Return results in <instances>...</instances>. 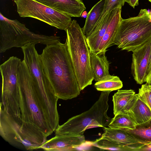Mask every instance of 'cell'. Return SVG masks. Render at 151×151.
Masks as SVG:
<instances>
[{"mask_svg":"<svg viewBox=\"0 0 151 151\" xmlns=\"http://www.w3.org/2000/svg\"><path fill=\"white\" fill-rule=\"evenodd\" d=\"M40 57L43 71L59 99H71L80 94L66 39L64 44L59 41L46 45Z\"/></svg>","mask_w":151,"mask_h":151,"instance_id":"obj_1","label":"cell"},{"mask_svg":"<svg viewBox=\"0 0 151 151\" xmlns=\"http://www.w3.org/2000/svg\"><path fill=\"white\" fill-rule=\"evenodd\" d=\"M17 76L22 120L33 124L48 137L54 131L36 83L24 60L21 62Z\"/></svg>","mask_w":151,"mask_h":151,"instance_id":"obj_2","label":"cell"},{"mask_svg":"<svg viewBox=\"0 0 151 151\" xmlns=\"http://www.w3.org/2000/svg\"><path fill=\"white\" fill-rule=\"evenodd\" d=\"M111 91H102L98 100L89 110L59 125L55 130V135H83L88 129L108 126L111 120L107 114L109 97Z\"/></svg>","mask_w":151,"mask_h":151,"instance_id":"obj_3","label":"cell"},{"mask_svg":"<svg viewBox=\"0 0 151 151\" xmlns=\"http://www.w3.org/2000/svg\"><path fill=\"white\" fill-rule=\"evenodd\" d=\"M0 134L10 144L33 150L41 149L47 136L36 126L22 121L20 124L8 115L0 106Z\"/></svg>","mask_w":151,"mask_h":151,"instance_id":"obj_4","label":"cell"},{"mask_svg":"<svg viewBox=\"0 0 151 151\" xmlns=\"http://www.w3.org/2000/svg\"><path fill=\"white\" fill-rule=\"evenodd\" d=\"M65 31L73 70L81 91L92 84L94 80L90 67L89 48L85 35L76 20L71 21Z\"/></svg>","mask_w":151,"mask_h":151,"instance_id":"obj_5","label":"cell"},{"mask_svg":"<svg viewBox=\"0 0 151 151\" xmlns=\"http://www.w3.org/2000/svg\"><path fill=\"white\" fill-rule=\"evenodd\" d=\"M151 40V13L140 9L138 15L122 19L113 44L119 48L133 52Z\"/></svg>","mask_w":151,"mask_h":151,"instance_id":"obj_6","label":"cell"},{"mask_svg":"<svg viewBox=\"0 0 151 151\" xmlns=\"http://www.w3.org/2000/svg\"><path fill=\"white\" fill-rule=\"evenodd\" d=\"M35 43L27 44L22 48L24 60L30 70L37 86L38 91L46 107L50 122L59 120L57 108L59 99L54 91L42 68Z\"/></svg>","mask_w":151,"mask_h":151,"instance_id":"obj_7","label":"cell"},{"mask_svg":"<svg viewBox=\"0 0 151 151\" xmlns=\"http://www.w3.org/2000/svg\"><path fill=\"white\" fill-rule=\"evenodd\" d=\"M0 52L13 47L21 48L30 43L47 45L60 41V37L35 34L17 19L11 20L0 13Z\"/></svg>","mask_w":151,"mask_h":151,"instance_id":"obj_8","label":"cell"},{"mask_svg":"<svg viewBox=\"0 0 151 151\" xmlns=\"http://www.w3.org/2000/svg\"><path fill=\"white\" fill-rule=\"evenodd\" d=\"M22 61L12 56L0 66L2 79V107L4 111L14 119L21 118L19 107L17 74Z\"/></svg>","mask_w":151,"mask_h":151,"instance_id":"obj_9","label":"cell"},{"mask_svg":"<svg viewBox=\"0 0 151 151\" xmlns=\"http://www.w3.org/2000/svg\"><path fill=\"white\" fill-rule=\"evenodd\" d=\"M14 1L21 17L35 18L65 31L72 21L70 17L36 0H14Z\"/></svg>","mask_w":151,"mask_h":151,"instance_id":"obj_10","label":"cell"},{"mask_svg":"<svg viewBox=\"0 0 151 151\" xmlns=\"http://www.w3.org/2000/svg\"><path fill=\"white\" fill-rule=\"evenodd\" d=\"M151 50V40L132 52L131 73L137 84L145 82Z\"/></svg>","mask_w":151,"mask_h":151,"instance_id":"obj_11","label":"cell"},{"mask_svg":"<svg viewBox=\"0 0 151 151\" xmlns=\"http://www.w3.org/2000/svg\"><path fill=\"white\" fill-rule=\"evenodd\" d=\"M86 142L84 136H56L47 140L41 149L49 151H74Z\"/></svg>","mask_w":151,"mask_h":151,"instance_id":"obj_12","label":"cell"},{"mask_svg":"<svg viewBox=\"0 0 151 151\" xmlns=\"http://www.w3.org/2000/svg\"><path fill=\"white\" fill-rule=\"evenodd\" d=\"M102 136L122 145L126 151H141L147 144L139 140L128 132L120 129L103 128Z\"/></svg>","mask_w":151,"mask_h":151,"instance_id":"obj_13","label":"cell"},{"mask_svg":"<svg viewBox=\"0 0 151 151\" xmlns=\"http://www.w3.org/2000/svg\"><path fill=\"white\" fill-rule=\"evenodd\" d=\"M36 0L71 17H80L86 9L81 0Z\"/></svg>","mask_w":151,"mask_h":151,"instance_id":"obj_14","label":"cell"},{"mask_svg":"<svg viewBox=\"0 0 151 151\" xmlns=\"http://www.w3.org/2000/svg\"><path fill=\"white\" fill-rule=\"evenodd\" d=\"M118 8L108 12L97 24L91 33L86 37V42L89 50L96 53L109 23Z\"/></svg>","mask_w":151,"mask_h":151,"instance_id":"obj_15","label":"cell"},{"mask_svg":"<svg viewBox=\"0 0 151 151\" xmlns=\"http://www.w3.org/2000/svg\"><path fill=\"white\" fill-rule=\"evenodd\" d=\"M137 98V94L132 89L118 90L113 96L114 115L129 112Z\"/></svg>","mask_w":151,"mask_h":151,"instance_id":"obj_16","label":"cell"},{"mask_svg":"<svg viewBox=\"0 0 151 151\" xmlns=\"http://www.w3.org/2000/svg\"><path fill=\"white\" fill-rule=\"evenodd\" d=\"M105 52L96 53L89 50L90 67L93 79L96 82L109 75V63Z\"/></svg>","mask_w":151,"mask_h":151,"instance_id":"obj_17","label":"cell"},{"mask_svg":"<svg viewBox=\"0 0 151 151\" xmlns=\"http://www.w3.org/2000/svg\"><path fill=\"white\" fill-rule=\"evenodd\" d=\"M121 11L122 8H118L109 23L96 53L106 52L107 49L113 44L114 40L122 19L121 15Z\"/></svg>","mask_w":151,"mask_h":151,"instance_id":"obj_18","label":"cell"},{"mask_svg":"<svg viewBox=\"0 0 151 151\" xmlns=\"http://www.w3.org/2000/svg\"><path fill=\"white\" fill-rule=\"evenodd\" d=\"M105 0H101L96 4L87 15L85 24L82 28V32L88 36L98 23L104 10Z\"/></svg>","mask_w":151,"mask_h":151,"instance_id":"obj_19","label":"cell"},{"mask_svg":"<svg viewBox=\"0 0 151 151\" xmlns=\"http://www.w3.org/2000/svg\"><path fill=\"white\" fill-rule=\"evenodd\" d=\"M127 112L136 125L145 122L151 119V110L138 96L134 105Z\"/></svg>","mask_w":151,"mask_h":151,"instance_id":"obj_20","label":"cell"},{"mask_svg":"<svg viewBox=\"0 0 151 151\" xmlns=\"http://www.w3.org/2000/svg\"><path fill=\"white\" fill-rule=\"evenodd\" d=\"M128 132L139 140L147 144H151V119L136 125L135 129H120Z\"/></svg>","mask_w":151,"mask_h":151,"instance_id":"obj_21","label":"cell"},{"mask_svg":"<svg viewBox=\"0 0 151 151\" xmlns=\"http://www.w3.org/2000/svg\"><path fill=\"white\" fill-rule=\"evenodd\" d=\"M123 86L122 82L119 77L110 75L96 82L94 84L96 90L101 91L119 90Z\"/></svg>","mask_w":151,"mask_h":151,"instance_id":"obj_22","label":"cell"},{"mask_svg":"<svg viewBox=\"0 0 151 151\" xmlns=\"http://www.w3.org/2000/svg\"><path fill=\"white\" fill-rule=\"evenodd\" d=\"M136 124L128 112L119 113L111 119L108 127L117 129H133Z\"/></svg>","mask_w":151,"mask_h":151,"instance_id":"obj_23","label":"cell"},{"mask_svg":"<svg viewBox=\"0 0 151 151\" xmlns=\"http://www.w3.org/2000/svg\"><path fill=\"white\" fill-rule=\"evenodd\" d=\"M90 143L101 150L126 151L124 147L120 144L102 136Z\"/></svg>","mask_w":151,"mask_h":151,"instance_id":"obj_24","label":"cell"},{"mask_svg":"<svg viewBox=\"0 0 151 151\" xmlns=\"http://www.w3.org/2000/svg\"><path fill=\"white\" fill-rule=\"evenodd\" d=\"M138 96L151 110V84H142L139 89Z\"/></svg>","mask_w":151,"mask_h":151,"instance_id":"obj_25","label":"cell"},{"mask_svg":"<svg viewBox=\"0 0 151 151\" xmlns=\"http://www.w3.org/2000/svg\"><path fill=\"white\" fill-rule=\"evenodd\" d=\"M126 0H105L104 10L98 23L109 12L116 8H122Z\"/></svg>","mask_w":151,"mask_h":151,"instance_id":"obj_26","label":"cell"},{"mask_svg":"<svg viewBox=\"0 0 151 151\" xmlns=\"http://www.w3.org/2000/svg\"><path fill=\"white\" fill-rule=\"evenodd\" d=\"M145 82L148 84H151V63L147 68Z\"/></svg>","mask_w":151,"mask_h":151,"instance_id":"obj_27","label":"cell"},{"mask_svg":"<svg viewBox=\"0 0 151 151\" xmlns=\"http://www.w3.org/2000/svg\"><path fill=\"white\" fill-rule=\"evenodd\" d=\"M139 0H126V2L130 6L134 8L136 6L139 4Z\"/></svg>","mask_w":151,"mask_h":151,"instance_id":"obj_28","label":"cell"},{"mask_svg":"<svg viewBox=\"0 0 151 151\" xmlns=\"http://www.w3.org/2000/svg\"><path fill=\"white\" fill-rule=\"evenodd\" d=\"M151 63V52H150V57H149L148 66L150 64V63Z\"/></svg>","mask_w":151,"mask_h":151,"instance_id":"obj_29","label":"cell"},{"mask_svg":"<svg viewBox=\"0 0 151 151\" xmlns=\"http://www.w3.org/2000/svg\"><path fill=\"white\" fill-rule=\"evenodd\" d=\"M151 3V0H148Z\"/></svg>","mask_w":151,"mask_h":151,"instance_id":"obj_30","label":"cell"},{"mask_svg":"<svg viewBox=\"0 0 151 151\" xmlns=\"http://www.w3.org/2000/svg\"><path fill=\"white\" fill-rule=\"evenodd\" d=\"M151 13V12H150Z\"/></svg>","mask_w":151,"mask_h":151,"instance_id":"obj_31","label":"cell"}]
</instances>
